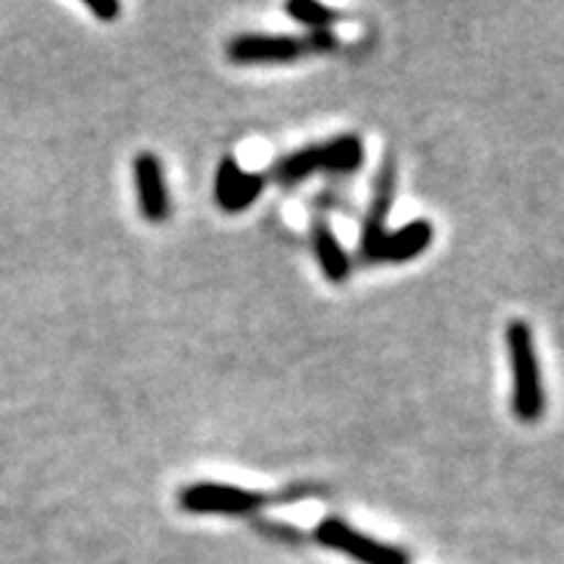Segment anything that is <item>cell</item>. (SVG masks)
Listing matches in <instances>:
<instances>
[{"label": "cell", "mask_w": 564, "mask_h": 564, "mask_svg": "<svg viewBox=\"0 0 564 564\" xmlns=\"http://www.w3.org/2000/svg\"><path fill=\"white\" fill-rule=\"evenodd\" d=\"M366 150L364 141L356 133H340V137L308 144L299 152L285 154L278 162H272L264 178L278 183V186H295V183L312 178L316 173H335L350 175L364 165Z\"/></svg>", "instance_id": "cell-1"}, {"label": "cell", "mask_w": 564, "mask_h": 564, "mask_svg": "<svg viewBox=\"0 0 564 564\" xmlns=\"http://www.w3.org/2000/svg\"><path fill=\"white\" fill-rule=\"evenodd\" d=\"M340 40L335 32H303V34H238L228 42L225 55L236 66H262V63H288L327 55L337 51Z\"/></svg>", "instance_id": "cell-2"}, {"label": "cell", "mask_w": 564, "mask_h": 564, "mask_svg": "<svg viewBox=\"0 0 564 564\" xmlns=\"http://www.w3.org/2000/svg\"><path fill=\"white\" fill-rule=\"evenodd\" d=\"M507 350H510L512 369V411L518 415V421L535 423L546 411V394L528 322H510V327H507Z\"/></svg>", "instance_id": "cell-3"}, {"label": "cell", "mask_w": 564, "mask_h": 564, "mask_svg": "<svg viewBox=\"0 0 564 564\" xmlns=\"http://www.w3.org/2000/svg\"><path fill=\"white\" fill-rule=\"evenodd\" d=\"M178 505L183 512L192 514H230V518H241V514L259 512L262 507L278 505V497L230 484L196 481L192 486H183L178 494Z\"/></svg>", "instance_id": "cell-4"}, {"label": "cell", "mask_w": 564, "mask_h": 564, "mask_svg": "<svg viewBox=\"0 0 564 564\" xmlns=\"http://www.w3.org/2000/svg\"><path fill=\"white\" fill-rule=\"evenodd\" d=\"M314 539L324 549H333V552H340L361 564H411V556L403 549L356 531L343 518H324L314 528Z\"/></svg>", "instance_id": "cell-5"}, {"label": "cell", "mask_w": 564, "mask_h": 564, "mask_svg": "<svg viewBox=\"0 0 564 564\" xmlns=\"http://www.w3.org/2000/svg\"><path fill=\"white\" fill-rule=\"evenodd\" d=\"M394 188H398V167L392 160H387L379 167L377 178H373V192L369 209H366L364 228H361V246L358 253L366 264H377L379 246H382L387 236V217H390L392 202H394Z\"/></svg>", "instance_id": "cell-6"}, {"label": "cell", "mask_w": 564, "mask_h": 564, "mask_svg": "<svg viewBox=\"0 0 564 564\" xmlns=\"http://www.w3.org/2000/svg\"><path fill=\"white\" fill-rule=\"evenodd\" d=\"M267 188L264 173H246L232 154L223 158L215 178V202L228 215L249 209Z\"/></svg>", "instance_id": "cell-7"}, {"label": "cell", "mask_w": 564, "mask_h": 564, "mask_svg": "<svg viewBox=\"0 0 564 564\" xmlns=\"http://www.w3.org/2000/svg\"><path fill=\"white\" fill-rule=\"evenodd\" d=\"M133 181H137L139 212L147 223H165L171 215V194L165 186V173L158 154L141 152L133 160Z\"/></svg>", "instance_id": "cell-8"}, {"label": "cell", "mask_w": 564, "mask_h": 564, "mask_svg": "<svg viewBox=\"0 0 564 564\" xmlns=\"http://www.w3.org/2000/svg\"><path fill=\"white\" fill-rule=\"evenodd\" d=\"M434 241V225L429 220H411L398 232H387L382 246H379L377 264H403L421 257Z\"/></svg>", "instance_id": "cell-9"}, {"label": "cell", "mask_w": 564, "mask_h": 564, "mask_svg": "<svg viewBox=\"0 0 564 564\" xmlns=\"http://www.w3.org/2000/svg\"><path fill=\"white\" fill-rule=\"evenodd\" d=\"M312 246L316 259H319V267L324 272V278L335 285H340L352 274V262L345 251V246L340 243V238L335 236L333 225H329L324 217H316L312 223Z\"/></svg>", "instance_id": "cell-10"}, {"label": "cell", "mask_w": 564, "mask_h": 564, "mask_svg": "<svg viewBox=\"0 0 564 564\" xmlns=\"http://www.w3.org/2000/svg\"><path fill=\"white\" fill-rule=\"evenodd\" d=\"M285 13L306 32H333V26L340 21V13L324 3H314V0H291L285 3Z\"/></svg>", "instance_id": "cell-11"}, {"label": "cell", "mask_w": 564, "mask_h": 564, "mask_svg": "<svg viewBox=\"0 0 564 564\" xmlns=\"http://www.w3.org/2000/svg\"><path fill=\"white\" fill-rule=\"evenodd\" d=\"M84 6L100 21H116L121 17V3L118 0H84Z\"/></svg>", "instance_id": "cell-12"}]
</instances>
